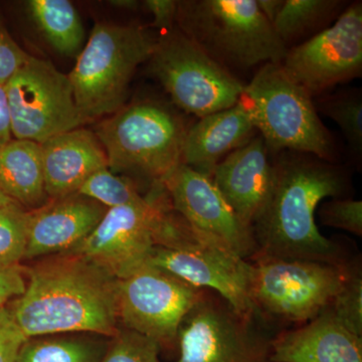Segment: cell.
<instances>
[{
    "label": "cell",
    "instance_id": "cell-5",
    "mask_svg": "<svg viewBox=\"0 0 362 362\" xmlns=\"http://www.w3.org/2000/svg\"><path fill=\"white\" fill-rule=\"evenodd\" d=\"M240 100L269 149L331 161L332 139L312 97L287 75L281 63L262 66L245 85Z\"/></svg>",
    "mask_w": 362,
    "mask_h": 362
},
{
    "label": "cell",
    "instance_id": "cell-8",
    "mask_svg": "<svg viewBox=\"0 0 362 362\" xmlns=\"http://www.w3.org/2000/svg\"><path fill=\"white\" fill-rule=\"evenodd\" d=\"M350 261L344 266L304 259L251 262L250 297L257 314L262 319L309 322L325 311L341 290Z\"/></svg>",
    "mask_w": 362,
    "mask_h": 362
},
{
    "label": "cell",
    "instance_id": "cell-11",
    "mask_svg": "<svg viewBox=\"0 0 362 362\" xmlns=\"http://www.w3.org/2000/svg\"><path fill=\"white\" fill-rule=\"evenodd\" d=\"M4 88L14 139L40 144L87 124L69 75L47 59L30 56Z\"/></svg>",
    "mask_w": 362,
    "mask_h": 362
},
{
    "label": "cell",
    "instance_id": "cell-34",
    "mask_svg": "<svg viewBox=\"0 0 362 362\" xmlns=\"http://www.w3.org/2000/svg\"><path fill=\"white\" fill-rule=\"evenodd\" d=\"M144 6L153 16L152 25L159 30H169L175 28L177 16L178 1L175 0H146Z\"/></svg>",
    "mask_w": 362,
    "mask_h": 362
},
{
    "label": "cell",
    "instance_id": "cell-33",
    "mask_svg": "<svg viewBox=\"0 0 362 362\" xmlns=\"http://www.w3.org/2000/svg\"><path fill=\"white\" fill-rule=\"evenodd\" d=\"M25 288L26 282L20 267L0 269V309L13 298L21 297Z\"/></svg>",
    "mask_w": 362,
    "mask_h": 362
},
{
    "label": "cell",
    "instance_id": "cell-26",
    "mask_svg": "<svg viewBox=\"0 0 362 362\" xmlns=\"http://www.w3.org/2000/svg\"><path fill=\"white\" fill-rule=\"evenodd\" d=\"M78 194L99 202L107 209L144 201L129 181L114 175L108 168L100 169L78 188Z\"/></svg>",
    "mask_w": 362,
    "mask_h": 362
},
{
    "label": "cell",
    "instance_id": "cell-22",
    "mask_svg": "<svg viewBox=\"0 0 362 362\" xmlns=\"http://www.w3.org/2000/svg\"><path fill=\"white\" fill-rule=\"evenodd\" d=\"M28 11L49 45L65 56L83 49L85 30L77 9L69 0H30Z\"/></svg>",
    "mask_w": 362,
    "mask_h": 362
},
{
    "label": "cell",
    "instance_id": "cell-29",
    "mask_svg": "<svg viewBox=\"0 0 362 362\" xmlns=\"http://www.w3.org/2000/svg\"><path fill=\"white\" fill-rule=\"evenodd\" d=\"M160 347L133 331H119L100 362H162Z\"/></svg>",
    "mask_w": 362,
    "mask_h": 362
},
{
    "label": "cell",
    "instance_id": "cell-6",
    "mask_svg": "<svg viewBox=\"0 0 362 362\" xmlns=\"http://www.w3.org/2000/svg\"><path fill=\"white\" fill-rule=\"evenodd\" d=\"M187 128L175 112L154 102H140L98 123L112 173H132L161 183L182 163Z\"/></svg>",
    "mask_w": 362,
    "mask_h": 362
},
{
    "label": "cell",
    "instance_id": "cell-12",
    "mask_svg": "<svg viewBox=\"0 0 362 362\" xmlns=\"http://www.w3.org/2000/svg\"><path fill=\"white\" fill-rule=\"evenodd\" d=\"M202 289L149 265L118 280V320L161 349L177 350L181 323Z\"/></svg>",
    "mask_w": 362,
    "mask_h": 362
},
{
    "label": "cell",
    "instance_id": "cell-36",
    "mask_svg": "<svg viewBox=\"0 0 362 362\" xmlns=\"http://www.w3.org/2000/svg\"><path fill=\"white\" fill-rule=\"evenodd\" d=\"M257 6L259 11L265 16L266 20L273 25L274 21L277 18L278 13L282 8L284 0H256Z\"/></svg>",
    "mask_w": 362,
    "mask_h": 362
},
{
    "label": "cell",
    "instance_id": "cell-37",
    "mask_svg": "<svg viewBox=\"0 0 362 362\" xmlns=\"http://www.w3.org/2000/svg\"><path fill=\"white\" fill-rule=\"evenodd\" d=\"M112 6L119 7L123 9H133L137 8L138 2L135 0H116V1H111Z\"/></svg>",
    "mask_w": 362,
    "mask_h": 362
},
{
    "label": "cell",
    "instance_id": "cell-13",
    "mask_svg": "<svg viewBox=\"0 0 362 362\" xmlns=\"http://www.w3.org/2000/svg\"><path fill=\"white\" fill-rule=\"evenodd\" d=\"M168 206L157 194L107 209L95 230L69 252L85 257L118 280L128 277L148 263Z\"/></svg>",
    "mask_w": 362,
    "mask_h": 362
},
{
    "label": "cell",
    "instance_id": "cell-21",
    "mask_svg": "<svg viewBox=\"0 0 362 362\" xmlns=\"http://www.w3.org/2000/svg\"><path fill=\"white\" fill-rule=\"evenodd\" d=\"M0 188L25 209L35 211L47 204L40 143L13 139L0 147Z\"/></svg>",
    "mask_w": 362,
    "mask_h": 362
},
{
    "label": "cell",
    "instance_id": "cell-14",
    "mask_svg": "<svg viewBox=\"0 0 362 362\" xmlns=\"http://www.w3.org/2000/svg\"><path fill=\"white\" fill-rule=\"evenodd\" d=\"M281 65L311 97L361 76V1L343 11L334 25L288 49Z\"/></svg>",
    "mask_w": 362,
    "mask_h": 362
},
{
    "label": "cell",
    "instance_id": "cell-20",
    "mask_svg": "<svg viewBox=\"0 0 362 362\" xmlns=\"http://www.w3.org/2000/svg\"><path fill=\"white\" fill-rule=\"evenodd\" d=\"M255 131L246 105L240 99L230 108L202 117L187 129L182 164L211 178L216 165L250 141Z\"/></svg>",
    "mask_w": 362,
    "mask_h": 362
},
{
    "label": "cell",
    "instance_id": "cell-18",
    "mask_svg": "<svg viewBox=\"0 0 362 362\" xmlns=\"http://www.w3.org/2000/svg\"><path fill=\"white\" fill-rule=\"evenodd\" d=\"M272 349L276 362H362V337L327 309L300 327L274 335Z\"/></svg>",
    "mask_w": 362,
    "mask_h": 362
},
{
    "label": "cell",
    "instance_id": "cell-31",
    "mask_svg": "<svg viewBox=\"0 0 362 362\" xmlns=\"http://www.w3.org/2000/svg\"><path fill=\"white\" fill-rule=\"evenodd\" d=\"M28 338L14 319L11 306L0 309V362H16Z\"/></svg>",
    "mask_w": 362,
    "mask_h": 362
},
{
    "label": "cell",
    "instance_id": "cell-15",
    "mask_svg": "<svg viewBox=\"0 0 362 362\" xmlns=\"http://www.w3.org/2000/svg\"><path fill=\"white\" fill-rule=\"evenodd\" d=\"M161 185L173 211L202 239L251 261L257 252L254 233L243 225L211 178L181 163Z\"/></svg>",
    "mask_w": 362,
    "mask_h": 362
},
{
    "label": "cell",
    "instance_id": "cell-30",
    "mask_svg": "<svg viewBox=\"0 0 362 362\" xmlns=\"http://www.w3.org/2000/svg\"><path fill=\"white\" fill-rule=\"evenodd\" d=\"M322 225L362 235V202L350 197H337L323 202L319 209Z\"/></svg>",
    "mask_w": 362,
    "mask_h": 362
},
{
    "label": "cell",
    "instance_id": "cell-25",
    "mask_svg": "<svg viewBox=\"0 0 362 362\" xmlns=\"http://www.w3.org/2000/svg\"><path fill=\"white\" fill-rule=\"evenodd\" d=\"M30 216L14 202L0 207V269L18 266L25 259Z\"/></svg>",
    "mask_w": 362,
    "mask_h": 362
},
{
    "label": "cell",
    "instance_id": "cell-7",
    "mask_svg": "<svg viewBox=\"0 0 362 362\" xmlns=\"http://www.w3.org/2000/svg\"><path fill=\"white\" fill-rule=\"evenodd\" d=\"M147 265L216 293L240 313L258 315L250 297L251 262L202 239L173 207L164 214Z\"/></svg>",
    "mask_w": 362,
    "mask_h": 362
},
{
    "label": "cell",
    "instance_id": "cell-16",
    "mask_svg": "<svg viewBox=\"0 0 362 362\" xmlns=\"http://www.w3.org/2000/svg\"><path fill=\"white\" fill-rule=\"evenodd\" d=\"M273 177L274 163L259 135L223 158L211 180L243 225L252 230L268 201Z\"/></svg>",
    "mask_w": 362,
    "mask_h": 362
},
{
    "label": "cell",
    "instance_id": "cell-1",
    "mask_svg": "<svg viewBox=\"0 0 362 362\" xmlns=\"http://www.w3.org/2000/svg\"><path fill=\"white\" fill-rule=\"evenodd\" d=\"M349 190V175L341 168L308 154H283L274 163L268 201L252 226L257 252L250 262L304 259L346 265L351 259L319 232L315 214L323 199L344 197Z\"/></svg>",
    "mask_w": 362,
    "mask_h": 362
},
{
    "label": "cell",
    "instance_id": "cell-24",
    "mask_svg": "<svg viewBox=\"0 0 362 362\" xmlns=\"http://www.w3.org/2000/svg\"><path fill=\"white\" fill-rule=\"evenodd\" d=\"M341 1L337 0H284L273 23L279 39L288 44L329 20Z\"/></svg>",
    "mask_w": 362,
    "mask_h": 362
},
{
    "label": "cell",
    "instance_id": "cell-35",
    "mask_svg": "<svg viewBox=\"0 0 362 362\" xmlns=\"http://www.w3.org/2000/svg\"><path fill=\"white\" fill-rule=\"evenodd\" d=\"M13 140L6 88L0 85V147Z\"/></svg>",
    "mask_w": 362,
    "mask_h": 362
},
{
    "label": "cell",
    "instance_id": "cell-19",
    "mask_svg": "<svg viewBox=\"0 0 362 362\" xmlns=\"http://www.w3.org/2000/svg\"><path fill=\"white\" fill-rule=\"evenodd\" d=\"M45 192L51 199L77 194L93 173L108 168L95 132L81 127L40 143Z\"/></svg>",
    "mask_w": 362,
    "mask_h": 362
},
{
    "label": "cell",
    "instance_id": "cell-17",
    "mask_svg": "<svg viewBox=\"0 0 362 362\" xmlns=\"http://www.w3.org/2000/svg\"><path fill=\"white\" fill-rule=\"evenodd\" d=\"M99 202L74 194L30 211L25 259L73 251L106 214Z\"/></svg>",
    "mask_w": 362,
    "mask_h": 362
},
{
    "label": "cell",
    "instance_id": "cell-4",
    "mask_svg": "<svg viewBox=\"0 0 362 362\" xmlns=\"http://www.w3.org/2000/svg\"><path fill=\"white\" fill-rule=\"evenodd\" d=\"M156 42L143 26L95 25L69 75L86 123L123 108L136 70L151 58Z\"/></svg>",
    "mask_w": 362,
    "mask_h": 362
},
{
    "label": "cell",
    "instance_id": "cell-2",
    "mask_svg": "<svg viewBox=\"0 0 362 362\" xmlns=\"http://www.w3.org/2000/svg\"><path fill=\"white\" fill-rule=\"evenodd\" d=\"M28 270L25 291L11 308L28 338L90 333L115 337L118 279L74 252Z\"/></svg>",
    "mask_w": 362,
    "mask_h": 362
},
{
    "label": "cell",
    "instance_id": "cell-9",
    "mask_svg": "<svg viewBox=\"0 0 362 362\" xmlns=\"http://www.w3.org/2000/svg\"><path fill=\"white\" fill-rule=\"evenodd\" d=\"M149 69L173 103L199 118L235 106L245 89L244 83L175 28L157 37Z\"/></svg>",
    "mask_w": 362,
    "mask_h": 362
},
{
    "label": "cell",
    "instance_id": "cell-27",
    "mask_svg": "<svg viewBox=\"0 0 362 362\" xmlns=\"http://www.w3.org/2000/svg\"><path fill=\"white\" fill-rule=\"evenodd\" d=\"M319 110L339 126L350 149L358 156L362 151V100L358 93H340L324 98Z\"/></svg>",
    "mask_w": 362,
    "mask_h": 362
},
{
    "label": "cell",
    "instance_id": "cell-23",
    "mask_svg": "<svg viewBox=\"0 0 362 362\" xmlns=\"http://www.w3.org/2000/svg\"><path fill=\"white\" fill-rule=\"evenodd\" d=\"M103 349L80 337L28 338L16 362H100Z\"/></svg>",
    "mask_w": 362,
    "mask_h": 362
},
{
    "label": "cell",
    "instance_id": "cell-3",
    "mask_svg": "<svg viewBox=\"0 0 362 362\" xmlns=\"http://www.w3.org/2000/svg\"><path fill=\"white\" fill-rule=\"evenodd\" d=\"M176 23L183 35L228 71L282 63L287 54L288 47L256 0L178 1Z\"/></svg>",
    "mask_w": 362,
    "mask_h": 362
},
{
    "label": "cell",
    "instance_id": "cell-28",
    "mask_svg": "<svg viewBox=\"0 0 362 362\" xmlns=\"http://www.w3.org/2000/svg\"><path fill=\"white\" fill-rule=\"evenodd\" d=\"M327 310L347 329L362 337V274L357 259L350 261L344 284Z\"/></svg>",
    "mask_w": 362,
    "mask_h": 362
},
{
    "label": "cell",
    "instance_id": "cell-38",
    "mask_svg": "<svg viewBox=\"0 0 362 362\" xmlns=\"http://www.w3.org/2000/svg\"><path fill=\"white\" fill-rule=\"evenodd\" d=\"M9 197H7L6 194L2 192L1 188H0V207L6 206V204H11L13 202Z\"/></svg>",
    "mask_w": 362,
    "mask_h": 362
},
{
    "label": "cell",
    "instance_id": "cell-10",
    "mask_svg": "<svg viewBox=\"0 0 362 362\" xmlns=\"http://www.w3.org/2000/svg\"><path fill=\"white\" fill-rule=\"evenodd\" d=\"M258 315L233 308L214 291L202 289L181 323L173 362H276L274 335L262 329Z\"/></svg>",
    "mask_w": 362,
    "mask_h": 362
},
{
    "label": "cell",
    "instance_id": "cell-32",
    "mask_svg": "<svg viewBox=\"0 0 362 362\" xmlns=\"http://www.w3.org/2000/svg\"><path fill=\"white\" fill-rule=\"evenodd\" d=\"M28 58L30 54L14 42L0 21V85L6 86Z\"/></svg>",
    "mask_w": 362,
    "mask_h": 362
}]
</instances>
